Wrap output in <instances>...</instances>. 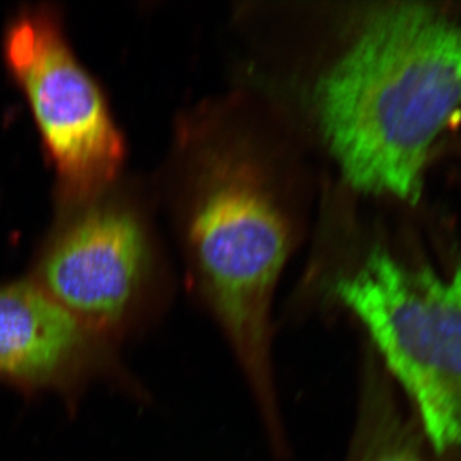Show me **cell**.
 I'll use <instances>...</instances> for the list:
<instances>
[{
  "label": "cell",
  "mask_w": 461,
  "mask_h": 461,
  "mask_svg": "<svg viewBox=\"0 0 461 461\" xmlns=\"http://www.w3.org/2000/svg\"><path fill=\"white\" fill-rule=\"evenodd\" d=\"M330 295L362 324L438 453L461 445V409L446 372L432 305L417 269L384 250L333 280Z\"/></svg>",
  "instance_id": "obj_3"
},
{
  "label": "cell",
  "mask_w": 461,
  "mask_h": 461,
  "mask_svg": "<svg viewBox=\"0 0 461 461\" xmlns=\"http://www.w3.org/2000/svg\"><path fill=\"white\" fill-rule=\"evenodd\" d=\"M315 103L351 185L415 202L430 149L461 107V21L411 3L375 12Z\"/></svg>",
  "instance_id": "obj_1"
},
{
  "label": "cell",
  "mask_w": 461,
  "mask_h": 461,
  "mask_svg": "<svg viewBox=\"0 0 461 461\" xmlns=\"http://www.w3.org/2000/svg\"><path fill=\"white\" fill-rule=\"evenodd\" d=\"M147 245L140 224L121 209H91L58 239L41 264V287L85 327L123 320L140 288Z\"/></svg>",
  "instance_id": "obj_5"
},
{
  "label": "cell",
  "mask_w": 461,
  "mask_h": 461,
  "mask_svg": "<svg viewBox=\"0 0 461 461\" xmlns=\"http://www.w3.org/2000/svg\"><path fill=\"white\" fill-rule=\"evenodd\" d=\"M351 461H427L373 377L364 387Z\"/></svg>",
  "instance_id": "obj_7"
},
{
  "label": "cell",
  "mask_w": 461,
  "mask_h": 461,
  "mask_svg": "<svg viewBox=\"0 0 461 461\" xmlns=\"http://www.w3.org/2000/svg\"><path fill=\"white\" fill-rule=\"evenodd\" d=\"M85 332L41 286H0V375L30 384L56 377L83 348Z\"/></svg>",
  "instance_id": "obj_6"
},
{
  "label": "cell",
  "mask_w": 461,
  "mask_h": 461,
  "mask_svg": "<svg viewBox=\"0 0 461 461\" xmlns=\"http://www.w3.org/2000/svg\"><path fill=\"white\" fill-rule=\"evenodd\" d=\"M200 290L254 391L269 435L282 445L272 375L273 293L290 250L281 212L245 180L209 193L191 229Z\"/></svg>",
  "instance_id": "obj_2"
},
{
  "label": "cell",
  "mask_w": 461,
  "mask_h": 461,
  "mask_svg": "<svg viewBox=\"0 0 461 461\" xmlns=\"http://www.w3.org/2000/svg\"><path fill=\"white\" fill-rule=\"evenodd\" d=\"M417 272L435 313L446 372L461 409V264L447 275L429 267Z\"/></svg>",
  "instance_id": "obj_8"
},
{
  "label": "cell",
  "mask_w": 461,
  "mask_h": 461,
  "mask_svg": "<svg viewBox=\"0 0 461 461\" xmlns=\"http://www.w3.org/2000/svg\"><path fill=\"white\" fill-rule=\"evenodd\" d=\"M7 57L63 181L89 195L113 177L123 145L104 99L50 18L12 27Z\"/></svg>",
  "instance_id": "obj_4"
}]
</instances>
